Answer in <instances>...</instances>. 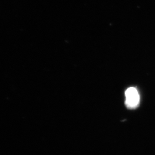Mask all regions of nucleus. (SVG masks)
Returning a JSON list of instances; mask_svg holds the SVG:
<instances>
[{
  "instance_id": "1",
  "label": "nucleus",
  "mask_w": 155,
  "mask_h": 155,
  "mask_svg": "<svg viewBox=\"0 0 155 155\" xmlns=\"http://www.w3.org/2000/svg\"><path fill=\"white\" fill-rule=\"evenodd\" d=\"M140 103V95L137 90L129 87L125 91V105L129 109L136 108Z\"/></svg>"
}]
</instances>
